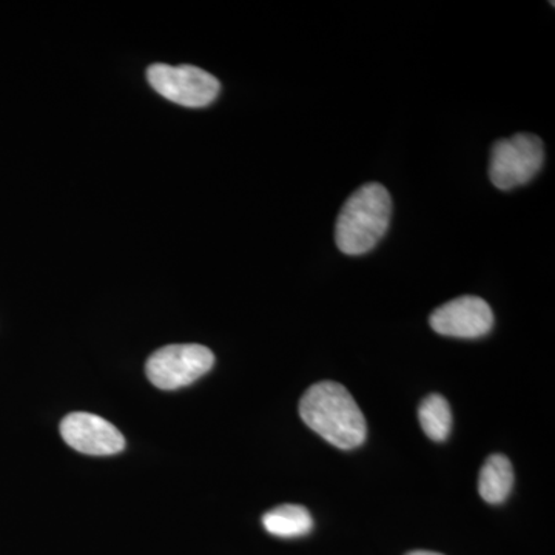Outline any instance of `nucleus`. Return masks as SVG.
<instances>
[{
	"instance_id": "nucleus-1",
	"label": "nucleus",
	"mask_w": 555,
	"mask_h": 555,
	"mask_svg": "<svg viewBox=\"0 0 555 555\" xmlns=\"http://www.w3.org/2000/svg\"><path fill=\"white\" fill-rule=\"evenodd\" d=\"M299 416L313 433L343 451L361 447L366 440V418L349 390L339 383L310 386L299 401Z\"/></svg>"
},
{
	"instance_id": "nucleus-2",
	"label": "nucleus",
	"mask_w": 555,
	"mask_h": 555,
	"mask_svg": "<svg viewBox=\"0 0 555 555\" xmlns=\"http://www.w3.org/2000/svg\"><path fill=\"white\" fill-rule=\"evenodd\" d=\"M392 215V199L385 185L369 182L356 190L339 210L335 243L343 254L364 255L386 235Z\"/></svg>"
},
{
	"instance_id": "nucleus-3",
	"label": "nucleus",
	"mask_w": 555,
	"mask_h": 555,
	"mask_svg": "<svg viewBox=\"0 0 555 555\" xmlns=\"http://www.w3.org/2000/svg\"><path fill=\"white\" fill-rule=\"evenodd\" d=\"M545 147L542 139L531 133H517L500 139L492 147L489 178L500 190L528 184L542 169Z\"/></svg>"
},
{
	"instance_id": "nucleus-4",
	"label": "nucleus",
	"mask_w": 555,
	"mask_h": 555,
	"mask_svg": "<svg viewBox=\"0 0 555 555\" xmlns=\"http://www.w3.org/2000/svg\"><path fill=\"white\" fill-rule=\"evenodd\" d=\"M214 364V352L206 346L170 345L152 353L145 374L158 389L175 390L204 377Z\"/></svg>"
},
{
	"instance_id": "nucleus-5",
	"label": "nucleus",
	"mask_w": 555,
	"mask_h": 555,
	"mask_svg": "<svg viewBox=\"0 0 555 555\" xmlns=\"http://www.w3.org/2000/svg\"><path fill=\"white\" fill-rule=\"evenodd\" d=\"M147 79L160 96L182 107H207L221 91V83L214 75L193 65L155 64L147 69Z\"/></svg>"
},
{
	"instance_id": "nucleus-6",
	"label": "nucleus",
	"mask_w": 555,
	"mask_h": 555,
	"mask_svg": "<svg viewBox=\"0 0 555 555\" xmlns=\"http://www.w3.org/2000/svg\"><path fill=\"white\" fill-rule=\"evenodd\" d=\"M61 436L69 448L86 455H115L126 448V438L118 427L89 412H73L65 416Z\"/></svg>"
},
{
	"instance_id": "nucleus-7",
	"label": "nucleus",
	"mask_w": 555,
	"mask_h": 555,
	"mask_svg": "<svg viewBox=\"0 0 555 555\" xmlns=\"http://www.w3.org/2000/svg\"><path fill=\"white\" fill-rule=\"evenodd\" d=\"M429 324L444 337L480 338L494 326V313L485 299L467 295L434 310Z\"/></svg>"
},
{
	"instance_id": "nucleus-8",
	"label": "nucleus",
	"mask_w": 555,
	"mask_h": 555,
	"mask_svg": "<svg viewBox=\"0 0 555 555\" xmlns=\"http://www.w3.org/2000/svg\"><path fill=\"white\" fill-rule=\"evenodd\" d=\"M513 486L514 469L509 459L502 454L489 456L478 477V492L481 499L491 505H500L509 496Z\"/></svg>"
},
{
	"instance_id": "nucleus-9",
	"label": "nucleus",
	"mask_w": 555,
	"mask_h": 555,
	"mask_svg": "<svg viewBox=\"0 0 555 555\" xmlns=\"http://www.w3.org/2000/svg\"><path fill=\"white\" fill-rule=\"evenodd\" d=\"M262 525L269 534L281 539H295L312 531L313 518L305 506L283 505L264 514Z\"/></svg>"
},
{
	"instance_id": "nucleus-10",
	"label": "nucleus",
	"mask_w": 555,
	"mask_h": 555,
	"mask_svg": "<svg viewBox=\"0 0 555 555\" xmlns=\"http://www.w3.org/2000/svg\"><path fill=\"white\" fill-rule=\"evenodd\" d=\"M420 425L430 440L444 441L451 434L452 412L447 398L433 393L418 409Z\"/></svg>"
},
{
	"instance_id": "nucleus-11",
	"label": "nucleus",
	"mask_w": 555,
	"mask_h": 555,
	"mask_svg": "<svg viewBox=\"0 0 555 555\" xmlns=\"http://www.w3.org/2000/svg\"><path fill=\"white\" fill-rule=\"evenodd\" d=\"M406 555H443V554L434 553V551H412V553H409Z\"/></svg>"
}]
</instances>
